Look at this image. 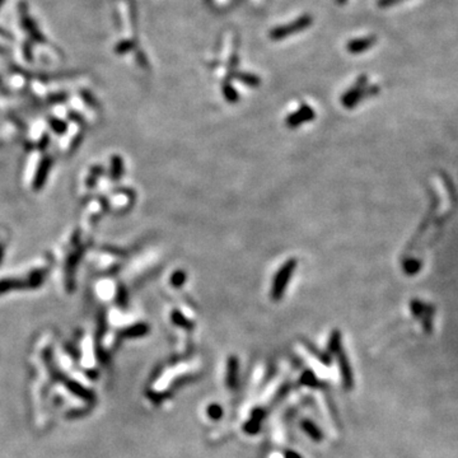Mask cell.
Listing matches in <instances>:
<instances>
[{
    "instance_id": "obj_4",
    "label": "cell",
    "mask_w": 458,
    "mask_h": 458,
    "mask_svg": "<svg viewBox=\"0 0 458 458\" xmlns=\"http://www.w3.org/2000/svg\"><path fill=\"white\" fill-rule=\"evenodd\" d=\"M22 283L17 279H4L0 282V294L5 293V292L13 291V289H18L22 288Z\"/></svg>"
},
{
    "instance_id": "obj_1",
    "label": "cell",
    "mask_w": 458,
    "mask_h": 458,
    "mask_svg": "<svg viewBox=\"0 0 458 458\" xmlns=\"http://www.w3.org/2000/svg\"><path fill=\"white\" fill-rule=\"evenodd\" d=\"M296 266H297V261L291 260V261H288L287 264H284V266L280 269L278 275H276V278L274 279L273 292H271V296H273L274 299L282 298L283 293H284L285 288H287L288 283H289V280H291L292 273H293Z\"/></svg>"
},
{
    "instance_id": "obj_7",
    "label": "cell",
    "mask_w": 458,
    "mask_h": 458,
    "mask_svg": "<svg viewBox=\"0 0 458 458\" xmlns=\"http://www.w3.org/2000/svg\"><path fill=\"white\" fill-rule=\"evenodd\" d=\"M45 274H46L45 271H41V270H38V271H36V273L32 274V275L29 276V280L26 283L27 287H29V288L38 287V285L42 283L43 278H45Z\"/></svg>"
},
{
    "instance_id": "obj_11",
    "label": "cell",
    "mask_w": 458,
    "mask_h": 458,
    "mask_svg": "<svg viewBox=\"0 0 458 458\" xmlns=\"http://www.w3.org/2000/svg\"><path fill=\"white\" fill-rule=\"evenodd\" d=\"M183 282H185V274H182V273L174 274L173 278H172V283H173L176 287H179V285L182 284Z\"/></svg>"
},
{
    "instance_id": "obj_13",
    "label": "cell",
    "mask_w": 458,
    "mask_h": 458,
    "mask_svg": "<svg viewBox=\"0 0 458 458\" xmlns=\"http://www.w3.org/2000/svg\"><path fill=\"white\" fill-rule=\"evenodd\" d=\"M4 248H5V246H4L3 243H0V262H1V260H3L4 257Z\"/></svg>"
},
{
    "instance_id": "obj_3",
    "label": "cell",
    "mask_w": 458,
    "mask_h": 458,
    "mask_svg": "<svg viewBox=\"0 0 458 458\" xmlns=\"http://www.w3.org/2000/svg\"><path fill=\"white\" fill-rule=\"evenodd\" d=\"M313 119V112L310 108L308 107H303L301 111H298L297 114L292 115L289 119H288V124L291 126H298L299 124H302L303 121H307V120Z\"/></svg>"
},
{
    "instance_id": "obj_9",
    "label": "cell",
    "mask_w": 458,
    "mask_h": 458,
    "mask_svg": "<svg viewBox=\"0 0 458 458\" xmlns=\"http://www.w3.org/2000/svg\"><path fill=\"white\" fill-rule=\"evenodd\" d=\"M208 413L210 414V416L213 419H219V416L222 415V409L219 406H216V405H213V406L209 407Z\"/></svg>"
},
{
    "instance_id": "obj_5",
    "label": "cell",
    "mask_w": 458,
    "mask_h": 458,
    "mask_svg": "<svg viewBox=\"0 0 458 458\" xmlns=\"http://www.w3.org/2000/svg\"><path fill=\"white\" fill-rule=\"evenodd\" d=\"M372 43L373 38H365V40H360L356 41V42L350 43V45H349V49H350L351 52H360L364 49H368Z\"/></svg>"
},
{
    "instance_id": "obj_6",
    "label": "cell",
    "mask_w": 458,
    "mask_h": 458,
    "mask_svg": "<svg viewBox=\"0 0 458 458\" xmlns=\"http://www.w3.org/2000/svg\"><path fill=\"white\" fill-rule=\"evenodd\" d=\"M124 171V164L123 160L120 156H114V159H112V168H111V176L114 177L115 179L119 178L121 176Z\"/></svg>"
},
{
    "instance_id": "obj_10",
    "label": "cell",
    "mask_w": 458,
    "mask_h": 458,
    "mask_svg": "<svg viewBox=\"0 0 458 458\" xmlns=\"http://www.w3.org/2000/svg\"><path fill=\"white\" fill-rule=\"evenodd\" d=\"M51 126H52V129L56 131L57 134H61V133H63V131L66 129V126L64 125V124H61V121H59V120H52Z\"/></svg>"
},
{
    "instance_id": "obj_2",
    "label": "cell",
    "mask_w": 458,
    "mask_h": 458,
    "mask_svg": "<svg viewBox=\"0 0 458 458\" xmlns=\"http://www.w3.org/2000/svg\"><path fill=\"white\" fill-rule=\"evenodd\" d=\"M50 165H51V160H50L49 158H45V159L42 160V163H41L40 168H38L37 171V174H36V178H34V188H36V190L42 187L43 183H45V179L46 177H47V172H49L50 169Z\"/></svg>"
},
{
    "instance_id": "obj_12",
    "label": "cell",
    "mask_w": 458,
    "mask_h": 458,
    "mask_svg": "<svg viewBox=\"0 0 458 458\" xmlns=\"http://www.w3.org/2000/svg\"><path fill=\"white\" fill-rule=\"evenodd\" d=\"M396 1H399V0H381V5H391V4L396 3Z\"/></svg>"
},
{
    "instance_id": "obj_8",
    "label": "cell",
    "mask_w": 458,
    "mask_h": 458,
    "mask_svg": "<svg viewBox=\"0 0 458 458\" xmlns=\"http://www.w3.org/2000/svg\"><path fill=\"white\" fill-rule=\"evenodd\" d=\"M404 268H405V271H406L407 274H411V275H413V274L418 273V271L420 270L421 262L418 261V260H409V261L405 264Z\"/></svg>"
},
{
    "instance_id": "obj_14",
    "label": "cell",
    "mask_w": 458,
    "mask_h": 458,
    "mask_svg": "<svg viewBox=\"0 0 458 458\" xmlns=\"http://www.w3.org/2000/svg\"><path fill=\"white\" fill-rule=\"evenodd\" d=\"M3 3H4V0H0V5H1Z\"/></svg>"
}]
</instances>
